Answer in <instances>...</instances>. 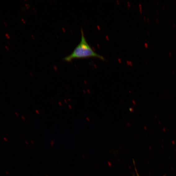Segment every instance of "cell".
<instances>
[{"label": "cell", "mask_w": 176, "mask_h": 176, "mask_svg": "<svg viewBox=\"0 0 176 176\" xmlns=\"http://www.w3.org/2000/svg\"><path fill=\"white\" fill-rule=\"evenodd\" d=\"M138 176H139V175H138Z\"/></svg>", "instance_id": "ba28073f"}, {"label": "cell", "mask_w": 176, "mask_h": 176, "mask_svg": "<svg viewBox=\"0 0 176 176\" xmlns=\"http://www.w3.org/2000/svg\"><path fill=\"white\" fill-rule=\"evenodd\" d=\"M5 47L6 48V49H7V50L8 51H9V48L7 46L5 45Z\"/></svg>", "instance_id": "3957f363"}, {"label": "cell", "mask_w": 176, "mask_h": 176, "mask_svg": "<svg viewBox=\"0 0 176 176\" xmlns=\"http://www.w3.org/2000/svg\"><path fill=\"white\" fill-rule=\"evenodd\" d=\"M81 41L73 52L69 55L65 57L64 60L70 62L75 59L90 57L96 58L104 61L105 58L96 53L91 47L86 40L82 29H81Z\"/></svg>", "instance_id": "6da1fadb"}, {"label": "cell", "mask_w": 176, "mask_h": 176, "mask_svg": "<svg viewBox=\"0 0 176 176\" xmlns=\"http://www.w3.org/2000/svg\"><path fill=\"white\" fill-rule=\"evenodd\" d=\"M5 36L8 39H9L10 38V35L7 34H5Z\"/></svg>", "instance_id": "7a4b0ae2"}, {"label": "cell", "mask_w": 176, "mask_h": 176, "mask_svg": "<svg viewBox=\"0 0 176 176\" xmlns=\"http://www.w3.org/2000/svg\"><path fill=\"white\" fill-rule=\"evenodd\" d=\"M5 173L9 175V173L8 171H6Z\"/></svg>", "instance_id": "8992f818"}, {"label": "cell", "mask_w": 176, "mask_h": 176, "mask_svg": "<svg viewBox=\"0 0 176 176\" xmlns=\"http://www.w3.org/2000/svg\"><path fill=\"white\" fill-rule=\"evenodd\" d=\"M7 43L9 44V45H11L10 42L9 41H7Z\"/></svg>", "instance_id": "52a82bcc"}, {"label": "cell", "mask_w": 176, "mask_h": 176, "mask_svg": "<svg viewBox=\"0 0 176 176\" xmlns=\"http://www.w3.org/2000/svg\"><path fill=\"white\" fill-rule=\"evenodd\" d=\"M4 140L6 141V142H8V140L7 139V138H4Z\"/></svg>", "instance_id": "277c9868"}, {"label": "cell", "mask_w": 176, "mask_h": 176, "mask_svg": "<svg viewBox=\"0 0 176 176\" xmlns=\"http://www.w3.org/2000/svg\"><path fill=\"white\" fill-rule=\"evenodd\" d=\"M4 23L5 25L6 26V27H7L8 25L7 24H6V23L5 22H4Z\"/></svg>", "instance_id": "5b68a950"}]
</instances>
